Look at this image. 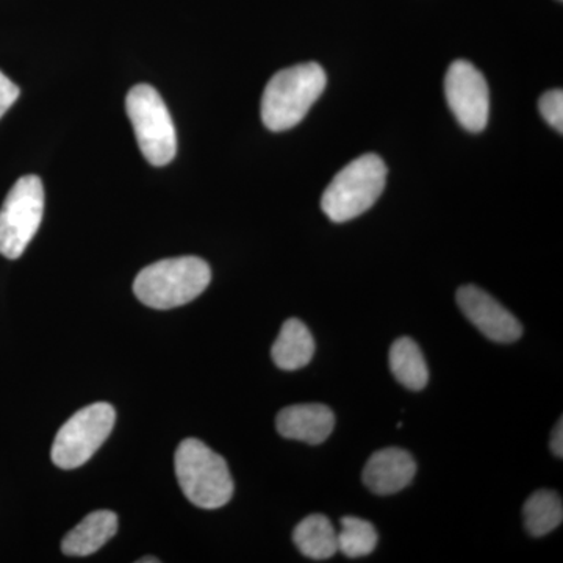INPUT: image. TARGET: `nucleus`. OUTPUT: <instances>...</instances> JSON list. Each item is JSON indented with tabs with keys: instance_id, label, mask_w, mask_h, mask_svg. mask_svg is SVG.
Returning <instances> with one entry per match:
<instances>
[{
	"instance_id": "obj_1",
	"label": "nucleus",
	"mask_w": 563,
	"mask_h": 563,
	"mask_svg": "<svg viewBox=\"0 0 563 563\" xmlns=\"http://www.w3.org/2000/svg\"><path fill=\"white\" fill-rule=\"evenodd\" d=\"M328 85L318 63H301L274 74L262 98V121L272 132L296 128L321 98Z\"/></svg>"
},
{
	"instance_id": "obj_2",
	"label": "nucleus",
	"mask_w": 563,
	"mask_h": 563,
	"mask_svg": "<svg viewBox=\"0 0 563 563\" xmlns=\"http://www.w3.org/2000/svg\"><path fill=\"white\" fill-rule=\"evenodd\" d=\"M210 280L209 263L202 258H166L141 269L133 282V292L151 309L169 310L195 301Z\"/></svg>"
},
{
	"instance_id": "obj_3",
	"label": "nucleus",
	"mask_w": 563,
	"mask_h": 563,
	"mask_svg": "<svg viewBox=\"0 0 563 563\" xmlns=\"http://www.w3.org/2000/svg\"><path fill=\"white\" fill-rule=\"evenodd\" d=\"M176 476L188 501L201 509H220L231 501L233 479L228 462L198 439H187L176 451Z\"/></svg>"
},
{
	"instance_id": "obj_4",
	"label": "nucleus",
	"mask_w": 563,
	"mask_h": 563,
	"mask_svg": "<svg viewBox=\"0 0 563 563\" xmlns=\"http://www.w3.org/2000/svg\"><path fill=\"white\" fill-rule=\"evenodd\" d=\"M387 180V166L377 154H363L333 177L321 198V209L332 222L355 220L372 209Z\"/></svg>"
},
{
	"instance_id": "obj_5",
	"label": "nucleus",
	"mask_w": 563,
	"mask_h": 563,
	"mask_svg": "<svg viewBox=\"0 0 563 563\" xmlns=\"http://www.w3.org/2000/svg\"><path fill=\"white\" fill-rule=\"evenodd\" d=\"M125 110L141 154L154 166H165L177 152L176 128L168 107L151 85H135L125 99Z\"/></svg>"
},
{
	"instance_id": "obj_6",
	"label": "nucleus",
	"mask_w": 563,
	"mask_h": 563,
	"mask_svg": "<svg viewBox=\"0 0 563 563\" xmlns=\"http://www.w3.org/2000/svg\"><path fill=\"white\" fill-rule=\"evenodd\" d=\"M117 412L107 402L84 407L62 426L54 444L52 462L62 470L85 465L113 431Z\"/></svg>"
},
{
	"instance_id": "obj_7",
	"label": "nucleus",
	"mask_w": 563,
	"mask_h": 563,
	"mask_svg": "<svg viewBox=\"0 0 563 563\" xmlns=\"http://www.w3.org/2000/svg\"><path fill=\"white\" fill-rule=\"evenodd\" d=\"M44 213V187L38 176L21 177L0 209V254L20 258L38 232Z\"/></svg>"
},
{
	"instance_id": "obj_8",
	"label": "nucleus",
	"mask_w": 563,
	"mask_h": 563,
	"mask_svg": "<svg viewBox=\"0 0 563 563\" xmlns=\"http://www.w3.org/2000/svg\"><path fill=\"white\" fill-rule=\"evenodd\" d=\"M444 96L465 131L479 133L490 118V90L479 69L466 60L454 62L444 77Z\"/></svg>"
},
{
	"instance_id": "obj_9",
	"label": "nucleus",
	"mask_w": 563,
	"mask_h": 563,
	"mask_svg": "<svg viewBox=\"0 0 563 563\" xmlns=\"http://www.w3.org/2000/svg\"><path fill=\"white\" fill-rule=\"evenodd\" d=\"M455 299L463 314L492 342L514 343L523 335L520 321L483 288L465 285Z\"/></svg>"
},
{
	"instance_id": "obj_10",
	"label": "nucleus",
	"mask_w": 563,
	"mask_h": 563,
	"mask_svg": "<svg viewBox=\"0 0 563 563\" xmlns=\"http://www.w3.org/2000/svg\"><path fill=\"white\" fill-rule=\"evenodd\" d=\"M417 474L412 454L401 448H385L374 453L363 468V483L376 495L404 490Z\"/></svg>"
},
{
	"instance_id": "obj_11",
	"label": "nucleus",
	"mask_w": 563,
	"mask_h": 563,
	"mask_svg": "<svg viewBox=\"0 0 563 563\" xmlns=\"http://www.w3.org/2000/svg\"><path fill=\"white\" fill-rule=\"evenodd\" d=\"M335 426L333 412L324 404H298L277 415L276 428L284 439L320 444L331 437Z\"/></svg>"
},
{
	"instance_id": "obj_12",
	"label": "nucleus",
	"mask_w": 563,
	"mask_h": 563,
	"mask_svg": "<svg viewBox=\"0 0 563 563\" xmlns=\"http://www.w3.org/2000/svg\"><path fill=\"white\" fill-rule=\"evenodd\" d=\"M118 517L111 510H96L66 533L62 551L70 558H87L117 536Z\"/></svg>"
},
{
	"instance_id": "obj_13",
	"label": "nucleus",
	"mask_w": 563,
	"mask_h": 563,
	"mask_svg": "<svg viewBox=\"0 0 563 563\" xmlns=\"http://www.w3.org/2000/svg\"><path fill=\"white\" fill-rule=\"evenodd\" d=\"M313 355L314 339L309 328L298 318L285 321L272 350L276 366L285 372H296L309 365Z\"/></svg>"
},
{
	"instance_id": "obj_14",
	"label": "nucleus",
	"mask_w": 563,
	"mask_h": 563,
	"mask_svg": "<svg viewBox=\"0 0 563 563\" xmlns=\"http://www.w3.org/2000/svg\"><path fill=\"white\" fill-rule=\"evenodd\" d=\"M292 542L306 558L328 561L339 553L336 531L324 515H310L292 531Z\"/></svg>"
},
{
	"instance_id": "obj_15",
	"label": "nucleus",
	"mask_w": 563,
	"mask_h": 563,
	"mask_svg": "<svg viewBox=\"0 0 563 563\" xmlns=\"http://www.w3.org/2000/svg\"><path fill=\"white\" fill-rule=\"evenodd\" d=\"M390 369L398 383L409 390L420 391L429 383L428 363L420 346L409 336H402L391 344Z\"/></svg>"
},
{
	"instance_id": "obj_16",
	"label": "nucleus",
	"mask_w": 563,
	"mask_h": 563,
	"mask_svg": "<svg viewBox=\"0 0 563 563\" xmlns=\"http://www.w3.org/2000/svg\"><path fill=\"white\" fill-rule=\"evenodd\" d=\"M525 526L532 537H543L562 525L563 506L559 493L540 490L533 493L523 507Z\"/></svg>"
},
{
	"instance_id": "obj_17",
	"label": "nucleus",
	"mask_w": 563,
	"mask_h": 563,
	"mask_svg": "<svg viewBox=\"0 0 563 563\" xmlns=\"http://www.w3.org/2000/svg\"><path fill=\"white\" fill-rule=\"evenodd\" d=\"M340 525L342 531L336 532L340 553L350 559H357L365 558L376 550L379 537L369 521L357 517H344Z\"/></svg>"
},
{
	"instance_id": "obj_18",
	"label": "nucleus",
	"mask_w": 563,
	"mask_h": 563,
	"mask_svg": "<svg viewBox=\"0 0 563 563\" xmlns=\"http://www.w3.org/2000/svg\"><path fill=\"white\" fill-rule=\"evenodd\" d=\"M540 113L543 120L558 131L563 133V92L562 90H551L544 92L539 101Z\"/></svg>"
},
{
	"instance_id": "obj_19",
	"label": "nucleus",
	"mask_w": 563,
	"mask_h": 563,
	"mask_svg": "<svg viewBox=\"0 0 563 563\" xmlns=\"http://www.w3.org/2000/svg\"><path fill=\"white\" fill-rule=\"evenodd\" d=\"M21 90L18 85L0 70V118L9 111L10 107L20 98Z\"/></svg>"
},
{
	"instance_id": "obj_20",
	"label": "nucleus",
	"mask_w": 563,
	"mask_h": 563,
	"mask_svg": "<svg viewBox=\"0 0 563 563\" xmlns=\"http://www.w3.org/2000/svg\"><path fill=\"white\" fill-rule=\"evenodd\" d=\"M562 420L558 422L555 426L553 435H551V450H553L554 455H558L559 459H562L563 455V429H562Z\"/></svg>"
},
{
	"instance_id": "obj_21",
	"label": "nucleus",
	"mask_w": 563,
	"mask_h": 563,
	"mask_svg": "<svg viewBox=\"0 0 563 563\" xmlns=\"http://www.w3.org/2000/svg\"><path fill=\"white\" fill-rule=\"evenodd\" d=\"M136 562H140V563H146V562H154V563H158L161 561H158V559H155V558H143V559H140V561H136Z\"/></svg>"
}]
</instances>
